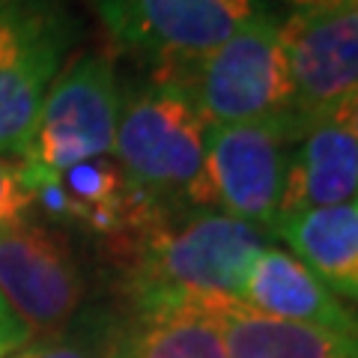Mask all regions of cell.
I'll return each mask as SVG.
<instances>
[{
	"mask_svg": "<svg viewBox=\"0 0 358 358\" xmlns=\"http://www.w3.org/2000/svg\"><path fill=\"white\" fill-rule=\"evenodd\" d=\"M239 305L287 322L358 334V308L343 305L293 251L266 245L242 287Z\"/></svg>",
	"mask_w": 358,
	"mask_h": 358,
	"instance_id": "obj_10",
	"label": "cell"
},
{
	"mask_svg": "<svg viewBox=\"0 0 358 358\" xmlns=\"http://www.w3.org/2000/svg\"><path fill=\"white\" fill-rule=\"evenodd\" d=\"M33 206V194L21 173V162H3L0 159V227L3 224L24 221V215Z\"/></svg>",
	"mask_w": 358,
	"mask_h": 358,
	"instance_id": "obj_16",
	"label": "cell"
},
{
	"mask_svg": "<svg viewBox=\"0 0 358 358\" xmlns=\"http://www.w3.org/2000/svg\"><path fill=\"white\" fill-rule=\"evenodd\" d=\"M278 30L296 90V110L308 122L338 117L358 90V0L296 9Z\"/></svg>",
	"mask_w": 358,
	"mask_h": 358,
	"instance_id": "obj_9",
	"label": "cell"
},
{
	"mask_svg": "<svg viewBox=\"0 0 358 358\" xmlns=\"http://www.w3.org/2000/svg\"><path fill=\"white\" fill-rule=\"evenodd\" d=\"M105 358H227L218 322L206 310H131L117 320Z\"/></svg>",
	"mask_w": 358,
	"mask_h": 358,
	"instance_id": "obj_14",
	"label": "cell"
},
{
	"mask_svg": "<svg viewBox=\"0 0 358 358\" xmlns=\"http://www.w3.org/2000/svg\"><path fill=\"white\" fill-rule=\"evenodd\" d=\"M114 159L131 192L162 215L212 209L206 120L179 69L122 96Z\"/></svg>",
	"mask_w": 358,
	"mask_h": 358,
	"instance_id": "obj_2",
	"label": "cell"
},
{
	"mask_svg": "<svg viewBox=\"0 0 358 358\" xmlns=\"http://www.w3.org/2000/svg\"><path fill=\"white\" fill-rule=\"evenodd\" d=\"M305 117H281L245 126H206V182L212 209L268 233L281 212L287 167Z\"/></svg>",
	"mask_w": 358,
	"mask_h": 358,
	"instance_id": "obj_5",
	"label": "cell"
},
{
	"mask_svg": "<svg viewBox=\"0 0 358 358\" xmlns=\"http://www.w3.org/2000/svg\"><path fill=\"white\" fill-rule=\"evenodd\" d=\"M341 120H343V126L350 129L352 134H355V141H358V90H355V96L346 102L343 108H341V114H338Z\"/></svg>",
	"mask_w": 358,
	"mask_h": 358,
	"instance_id": "obj_18",
	"label": "cell"
},
{
	"mask_svg": "<svg viewBox=\"0 0 358 358\" xmlns=\"http://www.w3.org/2000/svg\"><path fill=\"white\" fill-rule=\"evenodd\" d=\"M266 230L218 209H185L131 236L126 293L131 310H218L239 305Z\"/></svg>",
	"mask_w": 358,
	"mask_h": 358,
	"instance_id": "obj_1",
	"label": "cell"
},
{
	"mask_svg": "<svg viewBox=\"0 0 358 358\" xmlns=\"http://www.w3.org/2000/svg\"><path fill=\"white\" fill-rule=\"evenodd\" d=\"M122 48L171 69L192 66L242 24L268 13L260 0H90Z\"/></svg>",
	"mask_w": 358,
	"mask_h": 358,
	"instance_id": "obj_7",
	"label": "cell"
},
{
	"mask_svg": "<svg viewBox=\"0 0 358 358\" xmlns=\"http://www.w3.org/2000/svg\"><path fill=\"white\" fill-rule=\"evenodd\" d=\"M179 72L206 126H245L299 114L281 30L268 13L242 24L197 63L179 66Z\"/></svg>",
	"mask_w": 358,
	"mask_h": 358,
	"instance_id": "obj_3",
	"label": "cell"
},
{
	"mask_svg": "<svg viewBox=\"0 0 358 358\" xmlns=\"http://www.w3.org/2000/svg\"><path fill=\"white\" fill-rule=\"evenodd\" d=\"M69 45L72 21L63 9L0 0V155H24Z\"/></svg>",
	"mask_w": 358,
	"mask_h": 358,
	"instance_id": "obj_6",
	"label": "cell"
},
{
	"mask_svg": "<svg viewBox=\"0 0 358 358\" xmlns=\"http://www.w3.org/2000/svg\"><path fill=\"white\" fill-rule=\"evenodd\" d=\"M227 358H358V334L287 322L245 305L212 310Z\"/></svg>",
	"mask_w": 358,
	"mask_h": 358,
	"instance_id": "obj_13",
	"label": "cell"
},
{
	"mask_svg": "<svg viewBox=\"0 0 358 358\" xmlns=\"http://www.w3.org/2000/svg\"><path fill=\"white\" fill-rule=\"evenodd\" d=\"M299 9H322V6H341V3H355V0H287Z\"/></svg>",
	"mask_w": 358,
	"mask_h": 358,
	"instance_id": "obj_19",
	"label": "cell"
},
{
	"mask_svg": "<svg viewBox=\"0 0 358 358\" xmlns=\"http://www.w3.org/2000/svg\"><path fill=\"white\" fill-rule=\"evenodd\" d=\"M117 317L108 310H84L60 331L27 341L13 358H105Z\"/></svg>",
	"mask_w": 358,
	"mask_h": 358,
	"instance_id": "obj_15",
	"label": "cell"
},
{
	"mask_svg": "<svg viewBox=\"0 0 358 358\" xmlns=\"http://www.w3.org/2000/svg\"><path fill=\"white\" fill-rule=\"evenodd\" d=\"M122 93L108 54L87 51L54 78L21 162L45 173L114 152Z\"/></svg>",
	"mask_w": 358,
	"mask_h": 358,
	"instance_id": "obj_4",
	"label": "cell"
},
{
	"mask_svg": "<svg viewBox=\"0 0 358 358\" xmlns=\"http://www.w3.org/2000/svg\"><path fill=\"white\" fill-rule=\"evenodd\" d=\"M268 233L281 236L334 296L358 308V200L278 215Z\"/></svg>",
	"mask_w": 358,
	"mask_h": 358,
	"instance_id": "obj_12",
	"label": "cell"
},
{
	"mask_svg": "<svg viewBox=\"0 0 358 358\" xmlns=\"http://www.w3.org/2000/svg\"><path fill=\"white\" fill-rule=\"evenodd\" d=\"M358 200V141L341 117L308 122L287 167L281 212L329 209Z\"/></svg>",
	"mask_w": 358,
	"mask_h": 358,
	"instance_id": "obj_11",
	"label": "cell"
},
{
	"mask_svg": "<svg viewBox=\"0 0 358 358\" xmlns=\"http://www.w3.org/2000/svg\"><path fill=\"white\" fill-rule=\"evenodd\" d=\"M30 341V334L24 331V326L15 320V313L6 308V301L0 299V358L18 352L21 346Z\"/></svg>",
	"mask_w": 358,
	"mask_h": 358,
	"instance_id": "obj_17",
	"label": "cell"
},
{
	"mask_svg": "<svg viewBox=\"0 0 358 358\" xmlns=\"http://www.w3.org/2000/svg\"><path fill=\"white\" fill-rule=\"evenodd\" d=\"M0 299L30 338L69 326L84 305V275L69 245L39 224H3Z\"/></svg>",
	"mask_w": 358,
	"mask_h": 358,
	"instance_id": "obj_8",
	"label": "cell"
}]
</instances>
